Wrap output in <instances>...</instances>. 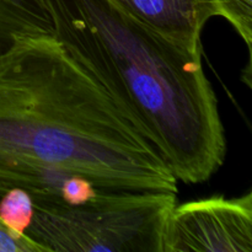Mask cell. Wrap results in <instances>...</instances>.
I'll list each match as a JSON object with an SVG mask.
<instances>
[{
  "label": "cell",
  "instance_id": "1",
  "mask_svg": "<svg viewBox=\"0 0 252 252\" xmlns=\"http://www.w3.org/2000/svg\"><path fill=\"white\" fill-rule=\"evenodd\" d=\"M80 204L97 189L177 193L132 116L53 33L0 51V193Z\"/></svg>",
  "mask_w": 252,
  "mask_h": 252
},
{
  "label": "cell",
  "instance_id": "2",
  "mask_svg": "<svg viewBox=\"0 0 252 252\" xmlns=\"http://www.w3.org/2000/svg\"><path fill=\"white\" fill-rule=\"evenodd\" d=\"M66 51L154 144L177 181H208L225 130L202 51L166 38L116 0H31Z\"/></svg>",
  "mask_w": 252,
  "mask_h": 252
},
{
  "label": "cell",
  "instance_id": "3",
  "mask_svg": "<svg viewBox=\"0 0 252 252\" xmlns=\"http://www.w3.org/2000/svg\"><path fill=\"white\" fill-rule=\"evenodd\" d=\"M175 206L176 193L152 191L97 189L80 204L33 199L26 235L43 252H164Z\"/></svg>",
  "mask_w": 252,
  "mask_h": 252
},
{
  "label": "cell",
  "instance_id": "4",
  "mask_svg": "<svg viewBox=\"0 0 252 252\" xmlns=\"http://www.w3.org/2000/svg\"><path fill=\"white\" fill-rule=\"evenodd\" d=\"M252 252V193L214 196L175 206L164 252Z\"/></svg>",
  "mask_w": 252,
  "mask_h": 252
},
{
  "label": "cell",
  "instance_id": "5",
  "mask_svg": "<svg viewBox=\"0 0 252 252\" xmlns=\"http://www.w3.org/2000/svg\"><path fill=\"white\" fill-rule=\"evenodd\" d=\"M175 43L202 51L207 22L219 16L213 0H116Z\"/></svg>",
  "mask_w": 252,
  "mask_h": 252
},
{
  "label": "cell",
  "instance_id": "6",
  "mask_svg": "<svg viewBox=\"0 0 252 252\" xmlns=\"http://www.w3.org/2000/svg\"><path fill=\"white\" fill-rule=\"evenodd\" d=\"M52 33L51 25L31 0H0V51L15 38Z\"/></svg>",
  "mask_w": 252,
  "mask_h": 252
},
{
  "label": "cell",
  "instance_id": "7",
  "mask_svg": "<svg viewBox=\"0 0 252 252\" xmlns=\"http://www.w3.org/2000/svg\"><path fill=\"white\" fill-rule=\"evenodd\" d=\"M0 218L15 233L26 235L33 217V199L27 191L11 187L0 193Z\"/></svg>",
  "mask_w": 252,
  "mask_h": 252
},
{
  "label": "cell",
  "instance_id": "8",
  "mask_svg": "<svg viewBox=\"0 0 252 252\" xmlns=\"http://www.w3.org/2000/svg\"><path fill=\"white\" fill-rule=\"evenodd\" d=\"M219 16L230 22L244 39L249 53L252 46V0H213Z\"/></svg>",
  "mask_w": 252,
  "mask_h": 252
},
{
  "label": "cell",
  "instance_id": "9",
  "mask_svg": "<svg viewBox=\"0 0 252 252\" xmlns=\"http://www.w3.org/2000/svg\"><path fill=\"white\" fill-rule=\"evenodd\" d=\"M0 252H43L27 235L12 231L0 218Z\"/></svg>",
  "mask_w": 252,
  "mask_h": 252
}]
</instances>
